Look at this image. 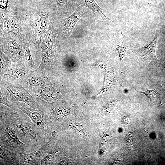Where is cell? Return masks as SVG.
I'll use <instances>...</instances> for the list:
<instances>
[{
	"label": "cell",
	"mask_w": 165,
	"mask_h": 165,
	"mask_svg": "<svg viewBox=\"0 0 165 165\" xmlns=\"http://www.w3.org/2000/svg\"><path fill=\"white\" fill-rule=\"evenodd\" d=\"M17 108H5L0 105V115L4 116L16 132L23 143L34 151L44 145L47 140L30 118L24 112L20 113Z\"/></svg>",
	"instance_id": "cell-1"
},
{
	"label": "cell",
	"mask_w": 165,
	"mask_h": 165,
	"mask_svg": "<svg viewBox=\"0 0 165 165\" xmlns=\"http://www.w3.org/2000/svg\"><path fill=\"white\" fill-rule=\"evenodd\" d=\"M49 12L44 9H34L27 15L22 26L29 44L38 50L48 25Z\"/></svg>",
	"instance_id": "cell-2"
},
{
	"label": "cell",
	"mask_w": 165,
	"mask_h": 165,
	"mask_svg": "<svg viewBox=\"0 0 165 165\" xmlns=\"http://www.w3.org/2000/svg\"><path fill=\"white\" fill-rule=\"evenodd\" d=\"M59 35L52 22L49 21L47 30L42 37L40 45L42 60L38 69H50L53 64L60 50Z\"/></svg>",
	"instance_id": "cell-3"
},
{
	"label": "cell",
	"mask_w": 165,
	"mask_h": 165,
	"mask_svg": "<svg viewBox=\"0 0 165 165\" xmlns=\"http://www.w3.org/2000/svg\"><path fill=\"white\" fill-rule=\"evenodd\" d=\"M0 146L19 154L27 153L28 147L19 139L7 119L0 115Z\"/></svg>",
	"instance_id": "cell-4"
},
{
	"label": "cell",
	"mask_w": 165,
	"mask_h": 165,
	"mask_svg": "<svg viewBox=\"0 0 165 165\" xmlns=\"http://www.w3.org/2000/svg\"><path fill=\"white\" fill-rule=\"evenodd\" d=\"M16 107L27 115L42 131L47 141L52 137V131L50 127V119L44 108L42 106L39 109H34L27 107L25 104L20 101L12 102Z\"/></svg>",
	"instance_id": "cell-5"
},
{
	"label": "cell",
	"mask_w": 165,
	"mask_h": 165,
	"mask_svg": "<svg viewBox=\"0 0 165 165\" xmlns=\"http://www.w3.org/2000/svg\"><path fill=\"white\" fill-rule=\"evenodd\" d=\"M25 40L15 38L0 31V50L13 62L22 64L28 67L24 52Z\"/></svg>",
	"instance_id": "cell-6"
},
{
	"label": "cell",
	"mask_w": 165,
	"mask_h": 165,
	"mask_svg": "<svg viewBox=\"0 0 165 165\" xmlns=\"http://www.w3.org/2000/svg\"><path fill=\"white\" fill-rule=\"evenodd\" d=\"M0 15V31L18 39H26L22 23L16 13L1 9Z\"/></svg>",
	"instance_id": "cell-7"
},
{
	"label": "cell",
	"mask_w": 165,
	"mask_h": 165,
	"mask_svg": "<svg viewBox=\"0 0 165 165\" xmlns=\"http://www.w3.org/2000/svg\"><path fill=\"white\" fill-rule=\"evenodd\" d=\"M51 70L31 71L21 84L32 95L44 88L53 84Z\"/></svg>",
	"instance_id": "cell-8"
},
{
	"label": "cell",
	"mask_w": 165,
	"mask_h": 165,
	"mask_svg": "<svg viewBox=\"0 0 165 165\" xmlns=\"http://www.w3.org/2000/svg\"><path fill=\"white\" fill-rule=\"evenodd\" d=\"M0 86L6 89L9 94V101L12 102L20 101L32 108L39 109L42 107L29 91L20 84L8 82L0 78Z\"/></svg>",
	"instance_id": "cell-9"
},
{
	"label": "cell",
	"mask_w": 165,
	"mask_h": 165,
	"mask_svg": "<svg viewBox=\"0 0 165 165\" xmlns=\"http://www.w3.org/2000/svg\"><path fill=\"white\" fill-rule=\"evenodd\" d=\"M31 71L27 66L14 63L0 71V78L9 82L21 84Z\"/></svg>",
	"instance_id": "cell-10"
},
{
	"label": "cell",
	"mask_w": 165,
	"mask_h": 165,
	"mask_svg": "<svg viewBox=\"0 0 165 165\" xmlns=\"http://www.w3.org/2000/svg\"><path fill=\"white\" fill-rule=\"evenodd\" d=\"M84 7L78 6L75 12L70 16L58 20L59 32L63 38H67L69 36L77 22L87 12Z\"/></svg>",
	"instance_id": "cell-11"
},
{
	"label": "cell",
	"mask_w": 165,
	"mask_h": 165,
	"mask_svg": "<svg viewBox=\"0 0 165 165\" xmlns=\"http://www.w3.org/2000/svg\"><path fill=\"white\" fill-rule=\"evenodd\" d=\"M159 35L157 34L152 42L144 47L132 49V51L149 64L161 67L162 65L156 55L157 42Z\"/></svg>",
	"instance_id": "cell-12"
},
{
	"label": "cell",
	"mask_w": 165,
	"mask_h": 165,
	"mask_svg": "<svg viewBox=\"0 0 165 165\" xmlns=\"http://www.w3.org/2000/svg\"><path fill=\"white\" fill-rule=\"evenodd\" d=\"M51 140L33 152L20 154V165H38L41 160L51 151Z\"/></svg>",
	"instance_id": "cell-13"
},
{
	"label": "cell",
	"mask_w": 165,
	"mask_h": 165,
	"mask_svg": "<svg viewBox=\"0 0 165 165\" xmlns=\"http://www.w3.org/2000/svg\"><path fill=\"white\" fill-rule=\"evenodd\" d=\"M41 106L45 108L50 120L55 122H61L70 114L66 106L60 104L51 103L45 104Z\"/></svg>",
	"instance_id": "cell-14"
},
{
	"label": "cell",
	"mask_w": 165,
	"mask_h": 165,
	"mask_svg": "<svg viewBox=\"0 0 165 165\" xmlns=\"http://www.w3.org/2000/svg\"><path fill=\"white\" fill-rule=\"evenodd\" d=\"M0 165H20V154L0 146Z\"/></svg>",
	"instance_id": "cell-15"
},
{
	"label": "cell",
	"mask_w": 165,
	"mask_h": 165,
	"mask_svg": "<svg viewBox=\"0 0 165 165\" xmlns=\"http://www.w3.org/2000/svg\"><path fill=\"white\" fill-rule=\"evenodd\" d=\"M165 91V89L161 84L156 86L153 90H147L144 92L139 91L138 92L147 96L150 99L149 105L153 106L162 105L161 98L162 94Z\"/></svg>",
	"instance_id": "cell-16"
},
{
	"label": "cell",
	"mask_w": 165,
	"mask_h": 165,
	"mask_svg": "<svg viewBox=\"0 0 165 165\" xmlns=\"http://www.w3.org/2000/svg\"><path fill=\"white\" fill-rule=\"evenodd\" d=\"M79 6H84L89 9L94 13L98 14L103 20L110 21L115 24L112 20L104 13L102 12V9L99 6L95 0H79Z\"/></svg>",
	"instance_id": "cell-17"
},
{
	"label": "cell",
	"mask_w": 165,
	"mask_h": 165,
	"mask_svg": "<svg viewBox=\"0 0 165 165\" xmlns=\"http://www.w3.org/2000/svg\"><path fill=\"white\" fill-rule=\"evenodd\" d=\"M24 47L25 56L28 67L31 71H33L35 69V65L31 54L30 44L27 39L24 41Z\"/></svg>",
	"instance_id": "cell-18"
},
{
	"label": "cell",
	"mask_w": 165,
	"mask_h": 165,
	"mask_svg": "<svg viewBox=\"0 0 165 165\" xmlns=\"http://www.w3.org/2000/svg\"><path fill=\"white\" fill-rule=\"evenodd\" d=\"M0 103L10 108L16 107L13 103L9 100V94L8 90L2 86H0Z\"/></svg>",
	"instance_id": "cell-19"
},
{
	"label": "cell",
	"mask_w": 165,
	"mask_h": 165,
	"mask_svg": "<svg viewBox=\"0 0 165 165\" xmlns=\"http://www.w3.org/2000/svg\"><path fill=\"white\" fill-rule=\"evenodd\" d=\"M57 6V13L61 16L66 15L68 13L67 0H55Z\"/></svg>",
	"instance_id": "cell-20"
},
{
	"label": "cell",
	"mask_w": 165,
	"mask_h": 165,
	"mask_svg": "<svg viewBox=\"0 0 165 165\" xmlns=\"http://www.w3.org/2000/svg\"><path fill=\"white\" fill-rule=\"evenodd\" d=\"M0 69L1 71L10 66L12 61L1 50L0 51Z\"/></svg>",
	"instance_id": "cell-21"
},
{
	"label": "cell",
	"mask_w": 165,
	"mask_h": 165,
	"mask_svg": "<svg viewBox=\"0 0 165 165\" xmlns=\"http://www.w3.org/2000/svg\"><path fill=\"white\" fill-rule=\"evenodd\" d=\"M69 126L71 128L75 130L80 135L85 136L87 135L84 130L83 127L79 123L73 121H69Z\"/></svg>",
	"instance_id": "cell-22"
},
{
	"label": "cell",
	"mask_w": 165,
	"mask_h": 165,
	"mask_svg": "<svg viewBox=\"0 0 165 165\" xmlns=\"http://www.w3.org/2000/svg\"><path fill=\"white\" fill-rule=\"evenodd\" d=\"M127 46L122 43L116 46L113 51H116L118 52L120 61L125 56L126 50L127 49Z\"/></svg>",
	"instance_id": "cell-23"
},
{
	"label": "cell",
	"mask_w": 165,
	"mask_h": 165,
	"mask_svg": "<svg viewBox=\"0 0 165 165\" xmlns=\"http://www.w3.org/2000/svg\"><path fill=\"white\" fill-rule=\"evenodd\" d=\"M54 156L50 151L47 153L41 160L40 164L42 165L53 164L54 162Z\"/></svg>",
	"instance_id": "cell-24"
},
{
	"label": "cell",
	"mask_w": 165,
	"mask_h": 165,
	"mask_svg": "<svg viewBox=\"0 0 165 165\" xmlns=\"http://www.w3.org/2000/svg\"><path fill=\"white\" fill-rule=\"evenodd\" d=\"M9 3L7 0H0V6L1 9L7 10Z\"/></svg>",
	"instance_id": "cell-25"
}]
</instances>
